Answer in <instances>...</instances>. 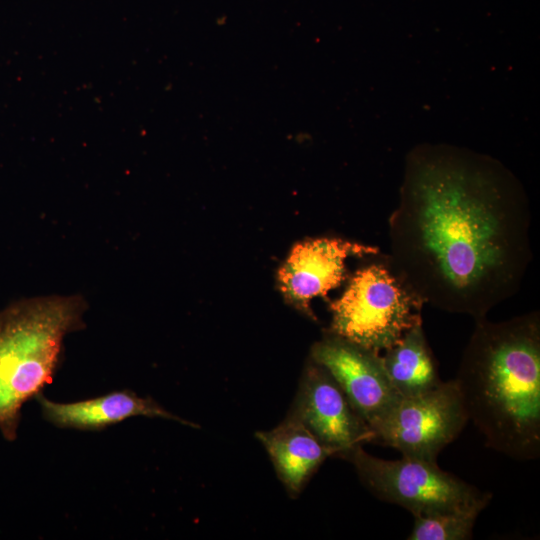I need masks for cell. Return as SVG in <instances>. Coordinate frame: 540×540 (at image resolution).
<instances>
[{
    "label": "cell",
    "mask_w": 540,
    "mask_h": 540,
    "mask_svg": "<svg viewBox=\"0 0 540 540\" xmlns=\"http://www.w3.org/2000/svg\"><path fill=\"white\" fill-rule=\"evenodd\" d=\"M374 246L340 238H317L297 244L278 274L279 287L285 298L313 316L310 301L324 297L346 277L349 257L376 256Z\"/></svg>",
    "instance_id": "9"
},
{
    "label": "cell",
    "mask_w": 540,
    "mask_h": 540,
    "mask_svg": "<svg viewBox=\"0 0 540 540\" xmlns=\"http://www.w3.org/2000/svg\"><path fill=\"white\" fill-rule=\"evenodd\" d=\"M289 414L337 457L375 438L336 380L312 358L304 369Z\"/></svg>",
    "instance_id": "8"
},
{
    "label": "cell",
    "mask_w": 540,
    "mask_h": 540,
    "mask_svg": "<svg viewBox=\"0 0 540 540\" xmlns=\"http://www.w3.org/2000/svg\"><path fill=\"white\" fill-rule=\"evenodd\" d=\"M475 321L454 380L489 448L517 460L540 455V314Z\"/></svg>",
    "instance_id": "2"
},
{
    "label": "cell",
    "mask_w": 540,
    "mask_h": 540,
    "mask_svg": "<svg viewBox=\"0 0 540 540\" xmlns=\"http://www.w3.org/2000/svg\"><path fill=\"white\" fill-rule=\"evenodd\" d=\"M35 398L40 404L43 418L58 428L101 431L137 416L170 419L197 427L170 413L154 399L139 397L127 389L73 403H57L42 393Z\"/></svg>",
    "instance_id": "10"
},
{
    "label": "cell",
    "mask_w": 540,
    "mask_h": 540,
    "mask_svg": "<svg viewBox=\"0 0 540 540\" xmlns=\"http://www.w3.org/2000/svg\"><path fill=\"white\" fill-rule=\"evenodd\" d=\"M384 369L401 397L423 393L442 382L422 323L409 329L381 356Z\"/></svg>",
    "instance_id": "12"
},
{
    "label": "cell",
    "mask_w": 540,
    "mask_h": 540,
    "mask_svg": "<svg viewBox=\"0 0 540 540\" xmlns=\"http://www.w3.org/2000/svg\"><path fill=\"white\" fill-rule=\"evenodd\" d=\"M530 226L525 189L501 162L422 144L406 157L386 257L424 304L477 320L520 289Z\"/></svg>",
    "instance_id": "1"
},
{
    "label": "cell",
    "mask_w": 540,
    "mask_h": 540,
    "mask_svg": "<svg viewBox=\"0 0 540 540\" xmlns=\"http://www.w3.org/2000/svg\"><path fill=\"white\" fill-rule=\"evenodd\" d=\"M423 305L385 255L356 271L342 296L330 304L329 331L380 353L422 323Z\"/></svg>",
    "instance_id": "4"
},
{
    "label": "cell",
    "mask_w": 540,
    "mask_h": 540,
    "mask_svg": "<svg viewBox=\"0 0 540 540\" xmlns=\"http://www.w3.org/2000/svg\"><path fill=\"white\" fill-rule=\"evenodd\" d=\"M256 436L267 450L279 479L292 496L301 492L327 457L334 456L332 450L321 444L290 414L275 428L259 431Z\"/></svg>",
    "instance_id": "11"
},
{
    "label": "cell",
    "mask_w": 540,
    "mask_h": 540,
    "mask_svg": "<svg viewBox=\"0 0 540 540\" xmlns=\"http://www.w3.org/2000/svg\"><path fill=\"white\" fill-rule=\"evenodd\" d=\"M311 358L332 375L375 435L402 398L380 354L328 331L313 345Z\"/></svg>",
    "instance_id": "7"
},
{
    "label": "cell",
    "mask_w": 540,
    "mask_h": 540,
    "mask_svg": "<svg viewBox=\"0 0 540 540\" xmlns=\"http://www.w3.org/2000/svg\"><path fill=\"white\" fill-rule=\"evenodd\" d=\"M469 421L454 379L420 394L402 397L375 432L374 443L392 447L402 456L437 462Z\"/></svg>",
    "instance_id": "6"
},
{
    "label": "cell",
    "mask_w": 540,
    "mask_h": 540,
    "mask_svg": "<svg viewBox=\"0 0 540 540\" xmlns=\"http://www.w3.org/2000/svg\"><path fill=\"white\" fill-rule=\"evenodd\" d=\"M350 462L362 484L378 499L407 509L413 516L458 509L492 497L441 469L437 462L402 456L375 457L355 446L339 456Z\"/></svg>",
    "instance_id": "5"
},
{
    "label": "cell",
    "mask_w": 540,
    "mask_h": 540,
    "mask_svg": "<svg viewBox=\"0 0 540 540\" xmlns=\"http://www.w3.org/2000/svg\"><path fill=\"white\" fill-rule=\"evenodd\" d=\"M81 296L17 301L0 312V432L17 437L23 405L53 382L67 334L83 329Z\"/></svg>",
    "instance_id": "3"
},
{
    "label": "cell",
    "mask_w": 540,
    "mask_h": 540,
    "mask_svg": "<svg viewBox=\"0 0 540 540\" xmlns=\"http://www.w3.org/2000/svg\"><path fill=\"white\" fill-rule=\"evenodd\" d=\"M492 497L470 505L426 515L413 516V528L409 540H467L473 536L478 515L489 504Z\"/></svg>",
    "instance_id": "13"
}]
</instances>
